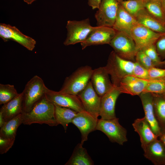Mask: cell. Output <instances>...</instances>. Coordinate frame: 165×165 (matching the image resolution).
<instances>
[{"label": "cell", "mask_w": 165, "mask_h": 165, "mask_svg": "<svg viewBox=\"0 0 165 165\" xmlns=\"http://www.w3.org/2000/svg\"><path fill=\"white\" fill-rule=\"evenodd\" d=\"M48 88L43 80L35 75L25 85L22 93V113L29 111L45 94Z\"/></svg>", "instance_id": "4"}, {"label": "cell", "mask_w": 165, "mask_h": 165, "mask_svg": "<svg viewBox=\"0 0 165 165\" xmlns=\"http://www.w3.org/2000/svg\"><path fill=\"white\" fill-rule=\"evenodd\" d=\"M94 27L91 25L89 18L81 20L68 21L66 26L67 37L64 45L67 46L83 42Z\"/></svg>", "instance_id": "6"}, {"label": "cell", "mask_w": 165, "mask_h": 165, "mask_svg": "<svg viewBox=\"0 0 165 165\" xmlns=\"http://www.w3.org/2000/svg\"><path fill=\"white\" fill-rule=\"evenodd\" d=\"M119 120L116 117L108 119H98L96 129L105 134L111 142L123 145L127 141V132Z\"/></svg>", "instance_id": "7"}, {"label": "cell", "mask_w": 165, "mask_h": 165, "mask_svg": "<svg viewBox=\"0 0 165 165\" xmlns=\"http://www.w3.org/2000/svg\"><path fill=\"white\" fill-rule=\"evenodd\" d=\"M119 5V3L116 0H102L95 14L97 26L113 27Z\"/></svg>", "instance_id": "8"}, {"label": "cell", "mask_w": 165, "mask_h": 165, "mask_svg": "<svg viewBox=\"0 0 165 165\" xmlns=\"http://www.w3.org/2000/svg\"><path fill=\"white\" fill-rule=\"evenodd\" d=\"M102 0H88V3L92 9H98Z\"/></svg>", "instance_id": "38"}, {"label": "cell", "mask_w": 165, "mask_h": 165, "mask_svg": "<svg viewBox=\"0 0 165 165\" xmlns=\"http://www.w3.org/2000/svg\"><path fill=\"white\" fill-rule=\"evenodd\" d=\"M162 34L154 31L139 23L133 28L130 33L138 51L155 44Z\"/></svg>", "instance_id": "12"}, {"label": "cell", "mask_w": 165, "mask_h": 165, "mask_svg": "<svg viewBox=\"0 0 165 165\" xmlns=\"http://www.w3.org/2000/svg\"><path fill=\"white\" fill-rule=\"evenodd\" d=\"M144 155L155 165H165V147L157 139L148 145L143 150Z\"/></svg>", "instance_id": "20"}, {"label": "cell", "mask_w": 165, "mask_h": 165, "mask_svg": "<svg viewBox=\"0 0 165 165\" xmlns=\"http://www.w3.org/2000/svg\"><path fill=\"white\" fill-rule=\"evenodd\" d=\"M55 115L58 124L61 125L66 132L69 123L78 112L70 108L55 105Z\"/></svg>", "instance_id": "27"}, {"label": "cell", "mask_w": 165, "mask_h": 165, "mask_svg": "<svg viewBox=\"0 0 165 165\" xmlns=\"http://www.w3.org/2000/svg\"><path fill=\"white\" fill-rule=\"evenodd\" d=\"M119 2H121L126 1V0H116Z\"/></svg>", "instance_id": "43"}, {"label": "cell", "mask_w": 165, "mask_h": 165, "mask_svg": "<svg viewBox=\"0 0 165 165\" xmlns=\"http://www.w3.org/2000/svg\"><path fill=\"white\" fill-rule=\"evenodd\" d=\"M148 70L155 67L151 60L142 51H138L136 54L135 61Z\"/></svg>", "instance_id": "33"}, {"label": "cell", "mask_w": 165, "mask_h": 165, "mask_svg": "<svg viewBox=\"0 0 165 165\" xmlns=\"http://www.w3.org/2000/svg\"><path fill=\"white\" fill-rule=\"evenodd\" d=\"M45 95L54 105L70 108L77 112L85 111L78 95L56 91L48 88Z\"/></svg>", "instance_id": "9"}, {"label": "cell", "mask_w": 165, "mask_h": 165, "mask_svg": "<svg viewBox=\"0 0 165 165\" xmlns=\"http://www.w3.org/2000/svg\"><path fill=\"white\" fill-rule=\"evenodd\" d=\"M78 96L82 103L85 110L98 118L100 116L101 97L94 90L90 81Z\"/></svg>", "instance_id": "13"}, {"label": "cell", "mask_w": 165, "mask_h": 165, "mask_svg": "<svg viewBox=\"0 0 165 165\" xmlns=\"http://www.w3.org/2000/svg\"><path fill=\"white\" fill-rule=\"evenodd\" d=\"M13 85L0 84V105L4 104L19 94Z\"/></svg>", "instance_id": "30"}, {"label": "cell", "mask_w": 165, "mask_h": 165, "mask_svg": "<svg viewBox=\"0 0 165 165\" xmlns=\"http://www.w3.org/2000/svg\"><path fill=\"white\" fill-rule=\"evenodd\" d=\"M152 94L156 117L162 134L165 132V95Z\"/></svg>", "instance_id": "26"}, {"label": "cell", "mask_w": 165, "mask_h": 165, "mask_svg": "<svg viewBox=\"0 0 165 165\" xmlns=\"http://www.w3.org/2000/svg\"><path fill=\"white\" fill-rule=\"evenodd\" d=\"M119 3L134 17L140 11L145 8V2L142 0H128Z\"/></svg>", "instance_id": "31"}, {"label": "cell", "mask_w": 165, "mask_h": 165, "mask_svg": "<svg viewBox=\"0 0 165 165\" xmlns=\"http://www.w3.org/2000/svg\"><path fill=\"white\" fill-rule=\"evenodd\" d=\"M22 100V93L21 92L17 97L2 106L0 109V114L2 116L4 123L23 113Z\"/></svg>", "instance_id": "22"}, {"label": "cell", "mask_w": 165, "mask_h": 165, "mask_svg": "<svg viewBox=\"0 0 165 165\" xmlns=\"http://www.w3.org/2000/svg\"><path fill=\"white\" fill-rule=\"evenodd\" d=\"M159 138V139L162 142L165 147V132Z\"/></svg>", "instance_id": "39"}, {"label": "cell", "mask_w": 165, "mask_h": 165, "mask_svg": "<svg viewBox=\"0 0 165 165\" xmlns=\"http://www.w3.org/2000/svg\"><path fill=\"white\" fill-rule=\"evenodd\" d=\"M132 75L145 80H148L150 79L148 70L136 61H135V65Z\"/></svg>", "instance_id": "34"}, {"label": "cell", "mask_w": 165, "mask_h": 165, "mask_svg": "<svg viewBox=\"0 0 165 165\" xmlns=\"http://www.w3.org/2000/svg\"><path fill=\"white\" fill-rule=\"evenodd\" d=\"M14 141L0 137V154L6 153L12 147Z\"/></svg>", "instance_id": "37"}, {"label": "cell", "mask_w": 165, "mask_h": 165, "mask_svg": "<svg viewBox=\"0 0 165 165\" xmlns=\"http://www.w3.org/2000/svg\"><path fill=\"white\" fill-rule=\"evenodd\" d=\"M55 107L45 94L28 112L22 113L24 125L46 124L51 127L59 125L55 118Z\"/></svg>", "instance_id": "1"}, {"label": "cell", "mask_w": 165, "mask_h": 165, "mask_svg": "<svg viewBox=\"0 0 165 165\" xmlns=\"http://www.w3.org/2000/svg\"><path fill=\"white\" fill-rule=\"evenodd\" d=\"M80 143L75 147L71 157L65 165H93L94 163L86 148Z\"/></svg>", "instance_id": "24"}, {"label": "cell", "mask_w": 165, "mask_h": 165, "mask_svg": "<svg viewBox=\"0 0 165 165\" xmlns=\"http://www.w3.org/2000/svg\"><path fill=\"white\" fill-rule=\"evenodd\" d=\"M36 0H24V1L28 4H31L34 1Z\"/></svg>", "instance_id": "40"}, {"label": "cell", "mask_w": 165, "mask_h": 165, "mask_svg": "<svg viewBox=\"0 0 165 165\" xmlns=\"http://www.w3.org/2000/svg\"><path fill=\"white\" fill-rule=\"evenodd\" d=\"M134 65L135 61L123 59L113 51L110 53L105 67L110 76L113 85L119 86L123 78L132 75Z\"/></svg>", "instance_id": "3"}, {"label": "cell", "mask_w": 165, "mask_h": 165, "mask_svg": "<svg viewBox=\"0 0 165 165\" xmlns=\"http://www.w3.org/2000/svg\"><path fill=\"white\" fill-rule=\"evenodd\" d=\"M109 75L105 67L93 69L90 81L94 90L101 97L114 86Z\"/></svg>", "instance_id": "16"}, {"label": "cell", "mask_w": 165, "mask_h": 165, "mask_svg": "<svg viewBox=\"0 0 165 165\" xmlns=\"http://www.w3.org/2000/svg\"><path fill=\"white\" fill-rule=\"evenodd\" d=\"M145 2H146L149 0H142Z\"/></svg>", "instance_id": "44"}, {"label": "cell", "mask_w": 165, "mask_h": 165, "mask_svg": "<svg viewBox=\"0 0 165 165\" xmlns=\"http://www.w3.org/2000/svg\"><path fill=\"white\" fill-rule=\"evenodd\" d=\"M135 18L140 24L156 32L165 33V25L152 16L145 8Z\"/></svg>", "instance_id": "23"}, {"label": "cell", "mask_w": 165, "mask_h": 165, "mask_svg": "<svg viewBox=\"0 0 165 165\" xmlns=\"http://www.w3.org/2000/svg\"><path fill=\"white\" fill-rule=\"evenodd\" d=\"M93 71L92 68L88 65L78 68L66 78L59 91L78 95L90 81Z\"/></svg>", "instance_id": "2"}, {"label": "cell", "mask_w": 165, "mask_h": 165, "mask_svg": "<svg viewBox=\"0 0 165 165\" xmlns=\"http://www.w3.org/2000/svg\"><path fill=\"white\" fill-rule=\"evenodd\" d=\"M139 23L119 4L115 22L113 27L116 31L130 34L131 30Z\"/></svg>", "instance_id": "21"}, {"label": "cell", "mask_w": 165, "mask_h": 165, "mask_svg": "<svg viewBox=\"0 0 165 165\" xmlns=\"http://www.w3.org/2000/svg\"><path fill=\"white\" fill-rule=\"evenodd\" d=\"M141 50L151 60L155 67L163 66V61L158 54L155 44L149 46Z\"/></svg>", "instance_id": "32"}, {"label": "cell", "mask_w": 165, "mask_h": 165, "mask_svg": "<svg viewBox=\"0 0 165 165\" xmlns=\"http://www.w3.org/2000/svg\"><path fill=\"white\" fill-rule=\"evenodd\" d=\"M161 2L163 8V9L165 11V0H160Z\"/></svg>", "instance_id": "41"}, {"label": "cell", "mask_w": 165, "mask_h": 165, "mask_svg": "<svg viewBox=\"0 0 165 165\" xmlns=\"http://www.w3.org/2000/svg\"><path fill=\"white\" fill-rule=\"evenodd\" d=\"M145 8L152 16L165 25V11L160 0H149L145 2Z\"/></svg>", "instance_id": "28"}, {"label": "cell", "mask_w": 165, "mask_h": 165, "mask_svg": "<svg viewBox=\"0 0 165 165\" xmlns=\"http://www.w3.org/2000/svg\"><path fill=\"white\" fill-rule=\"evenodd\" d=\"M132 126L140 136L141 147L143 150L151 142L158 139V136L153 132L145 116L136 119Z\"/></svg>", "instance_id": "19"}, {"label": "cell", "mask_w": 165, "mask_h": 165, "mask_svg": "<svg viewBox=\"0 0 165 165\" xmlns=\"http://www.w3.org/2000/svg\"><path fill=\"white\" fill-rule=\"evenodd\" d=\"M116 32L112 27L96 26L88 35L86 39L80 43L82 50L91 46L110 44Z\"/></svg>", "instance_id": "10"}, {"label": "cell", "mask_w": 165, "mask_h": 165, "mask_svg": "<svg viewBox=\"0 0 165 165\" xmlns=\"http://www.w3.org/2000/svg\"><path fill=\"white\" fill-rule=\"evenodd\" d=\"M148 71L150 79H165V68L153 67L148 69Z\"/></svg>", "instance_id": "36"}, {"label": "cell", "mask_w": 165, "mask_h": 165, "mask_svg": "<svg viewBox=\"0 0 165 165\" xmlns=\"http://www.w3.org/2000/svg\"><path fill=\"white\" fill-rule=\"evenodd\" d=\"M23 113L6 122L0 128V137L15 141L17 129L23 123Z\"/></svg>", "instance_id": "25"}, {"label": "cell", "mask_w": 165, "mask_h": 165, "mask_svg": "<svg viewBox=\"0 0 165 165\" xmlns=\"http://www.w3.org/2000/svg\"><path fill=\"white\" fill-rule=\"evenodd\" d=\"M121 94L119 87L114 86L110 91L101 97L99 114L101 119H108L116 117V104Z\"/></svg>", "instance_id": "15"}, {"label": "cell", "mask_w": 165, "mask_h": 165, "mask_svg": "<svg viewBox=\"0 0 165 165\" xmlns=\"http://www.w3.org/2000/svg\"><path fill=\"white\" fill-rule=\"evenodd\" d=\"M109 45L119 57L134 61L138 52L135 43L130 34L116 31Z\"/></svg>", "instance_id": "5"}, {"label": "cell", "mask_w": 165, "mask_h": 165, "mask_svg": "<svg viewBox=\"0 0 165 165\" xmlns=\"http://www.w3.org/2000/svg\"><path fill=\"white\" fill-rule=\"evenodd\" d=\"M163 66L165 68V60L163 61Z\"/></svg>", "instance_id": "42"}, {"label": "cell", "mask_w": 165, "mask_h": 165, "mask_svg": "<svg viewBox=\"0 0 165 165\" xmlns=\"http://www.w3.org/2000/svg\"><path fill=\"white\" fill-rule=\"evenodd\" d=\"M0 37L5 42L14 41L30 51L34 49L36 44L35 39L22 33L15 26L5 24H0Z\"/></svg>", "instance_id": "11"}, {"label": "cell", "mask_w": 165, "mask_h": 165, "mask_svg": "<svg viewBox=\"0 0 165 165\" xmlns=\"http://www.w3.org/2000/svg\"><path fill=\"white\" fill-rule=\"evenodd\" d=\"M148 80L128 75L122 79L119 87L121 93L139 95L144 92Z\"/></svg>", "instance_id": "18"}, {"label": "cell", "mask_w": 165, "mask_h": 165, "mask_svg": "<svg viewBox=\"0 0 165 165\" xmlns=\"http://www.w3.org/2000/svg\"><path fill=\"white\" fill-rule=\"evenodd\" d=\"M139 96L142 105L145 117L153 132L159 138L162 133L155 116L153 95L152 93L143 92Z\"/></svg>", "instance_id": "17"}, {"label": "cell", "mask_w": 165, "mask_h": 165, "mask_svg": "<svg viewBox=\"0 0 165 165\" xmlns=\"http://www.w3.org/2000/svg\"><path fill=\"white\" fill-rule=\"evenodd\" d=\"M156 49L160 57L165 58V33L162 34L155 43Z\"/></svg>", "instance_id": "35"}, {"label": "cell", "mask_w": 165, "mask_h": 165, "mask_svg": "<svg viewBox=\"0 0 165 165\" xmlns=\"http://www.w3.org/2000/svg\"><path fill=\"white\" fill-rule=\"evenodd\" d=\"M143 92L165 95V79L149 80Z\"/></svg>", "instance_id": "29"}, {"label": "cell", "mask_w": 165, "mask_h": 165, "mask_svg": "<svg viewBox=\"0 0 165 165\" xmlns=\"http://www.w3.org/2000/svg\"><path fill=\"white\" fill-rule=\"evenodd\" d=\"M98 119L85 111L78 112L72 123L79 129L81 135V144L83 145L88 140L91 132L96 130Z\"/></svg>", "instance_id": "14"}]
</instances>
